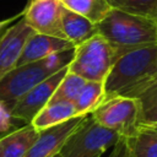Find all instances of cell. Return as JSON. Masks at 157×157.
Instances as JSON below:
<instances>
[{
    "label": "cell",
    "mask_w": 157,
    "mask_h": 157,
    "mask_svg": "<svg viewBox=\"0 0 157 157\" xmlns=\"http://www.w3.org/2000/svg\"><path fill=\"white\" fill-rule=\"evenodd\" d=\"M157 77V43L124 52L103 81L104 98H136Z\"/></svg>",
    "instance_id": "cell-1"
},
{
    "label": "cell",
    "mask_w": 157,
    "mask_h": 157,
    "mask_svg": "<svg viewBox=\"0 0 157 157\" xmlns=\"http://www.w3.org/2000/svg\"><path fill=\"white\" fill-rule=\"evenodd\" d=\"M96 26L97 33L108 40L119 55L134 48L157 43V23L150 17L112 9Z\"/></svg>",
    "instance_id": "cell-2"
},
{
    "label": "cell",
    "mask_w": 157,
    "mask_h": 157,
    "mask_svg": "<svg viewBox=\"0 0 157 157\" xmlns=\"http://www.w3.org/2000/svg\"><path fill=\"white\" fill-rule=\"evenodd\" d=\"M74 56V48L54 53L39 61L16 66L0 80V102L9 109L31 88L48 78L59 70L66 67Z\"/></svg>",
    "instance_id": "cell-3"
},
{
    "label": "cell",
    "mask_w": 157,
    "mask_h": 157,
    "mask_svg": "<svg viewBox=\"0 0 157 157\" xmlns=\"http://www.w3.org/2000/svg\"><path fill=\"white\" fill-rule=\"evenodd\" d=\"M118 56V50L97 33L74 48L67 70L86 81L103 82Z\"/></svg>",
    "instance_id": "cell-4"
},
{
    "label": "cell",
    "mask_w": 157,
    "mask_h": 157,
    "mask_svg": "<svg viewBox=\"0 0 157 157\" xmlns=\"http://www.w3.org/2000/svg\"><path fill=\"white\" fill-rule=\"evenodd\" d=\"M119 135L98 123L88 114L60 148V157H101L119 140Z\"/></svg>",
    "instance_id": "cell-5"
},
{
    "label": "cell",
    "mask_w": 157,
    "mask_h": 157,
    "mask_svg": "<svg viewBox=\"0 0 157 157\" xmlns=\"http://www.w3.org/2000/svg\"><path fill=\"white\" fill-rule=\"evenodd\" d=\"M90 115L96 123L117 132L120 137L130 139L140 130L136 98L123 96L104 98Z\"/></svg>",
    "instance_id": "cell-6"
},
{
    "label": "cell",
    "mask_w": 157,
    "mask_h": 157,
    "mask_svg": "<svg viewBox=\"0 0 157 157\" xmlns=\"http://www.w3.org/2000/svg\"><path fill=\"white\" fill-rule=\"evenodd\" d=\"M63 11L60 0H29L22 10V17L36 33L65 39L61 29Z\"/></svg>",
    "instance_id": "cell-7"
},
{
    "label": "cell",
    "mask_w": 157,
    "mask_h": 157,
    "mask_svg": "<svg viewBox=\"0 0 157 157\" xmlns=\"http://www.w3.org/2000/svg\"><path fill=\"white\" fill-rule=\"evenodd\" d=\"M66 72L67 66L53 74L48 78L43 80L33 88H31L25 96H22L11 108L12 119L25 121L26 124H31L37 113L50 101L59 82Z\"/></svg>",
    "instance_id": "cell-8"
},
{
    "label": "cell",
    "mask_w": 157,
    "mask_h": 157,
    "mask_svg": "<svg viewBox=\"0 0 157 157\" xmlns=\"http://www.w3.org/2000/svg\"><path fill=\"white\" fill-rule=\"evenodd\" d=\"M34 31L27 25L23 17L10 25L0 36V80L16 67L27 39Z\"/></svg>",
    "instance_id": "cell-9"
},
{
    "label": "cell",
    "mask_w": 157,
    "mask_h": 157,
    "mask_svg": "<svg viewBox=\"0 0 157 157\" xmlns=\"http://www.w3.org/2000/svg\"><path fill=\"white\" fill-rule=\"evenodd\" d=\"M86 115H78L61 124L39 130L38 137L25 157H53L60 152L64 142L77 129Z\"/></svg>",
    "instance_id": "cell-10"
},
{
    "label": "cell",
    "mask_w": 157,
    "mask_h": 157,
    "mask_svg": "<svg viewBox=\"0 0 157 157\" xmlns=\"http://www.w3.org/2000/svg\"><path fill=\"white\" fill-rule=\"evenodd\" d=\"M71 48H75V47L66 39L34 32L25 43L16 66L39 61L54 53L64 52Z\"/></svg>",
    "instance_id": "cell-11"
},
{
    "label": "cell",
    "mask_w": 157,
    "mask_h": 157,
    "mask_svg": "<svg viewBox=\"0 0 157 157\" xmlns=\"http://www.w3.org/2000/svg\"><path fill=\"white\" fill-rule=\"evenodd\" d=\"M38 134L39 130L31 124H26L0 137V157H25L37 140Z\"/></svg>",
    "instance_id": "cell-12"
},
{
    "label": "cell",
    "mask_w": 157,
    "mask_h": 157,
    "mask_svg": "<svg viewBox=\"0 0 157 157\" xmlns=\"http://www.w3.org/2000/svg\"><path fill=\"white\" fill-rule=\"evenodd\" d=\"M61 29L64 38L69 40L74 47L97 34L96 23L78 13L66 10L65 7L61 16Z\"/></svg>",
    "instance_id": "cell-13"
},
{
    "label": "cell",
    "mask_w": 157,
    "mask_h": 157,
    "mask_svg": "<svg viewBox=\"0 0 157 157\" xmlns=\"http://www.w3.org/2000/svg\"><path fill=\"white\" fill-rule=\"evenodd\" d=\"M77 115L75 104L71 102H48L33 118L31 125L37 130H43L66 120H70Z\"/></svg>",
    "instance_id": "cell-14"
},
{
    "label": "cell",
    "mask_w": 157,
    "mask_h": 157,
    "mask_svg": "<svg viewBox=\"0 0 157 157\" xmlns=\"http://www.w3.org/2000/svg\"><path fill=\"white\" fill-rule=\"evenodd\" d=\"M60 2L66 10L78 13L96 25L112 10L107 0H60Z\"/></svg>",
    "instance_id": "cell-15"
},
{
    "label": "cell",
    "mask_w": 157,
    "mask_h": 157,
    "mask_svg": "<svg viewBox=\"0 0 157 157\" xmlns=\"http://www.w3.org/2000/svg\"><path fill=\"white\" fill-rule=\"evenodd\" d=\"M139 103V123L141 126L157 124V77L136 97Z\"/></svg>",
    "instance_id": "cell-16"
},
{
    "label": "cell",
    "mask_w": 157,
    "mask_h": 157,
    "mask_svg": "<svg viewBox=\"0 0 157 157\" xmlns=\"http://www.w3.org/2000/svg\"><path fill=\"white\" fill-rule=\"evenodd\" d=\"M128 140L130 157H157V134L141 126L140 130Z\"/></svg>",
    "instance_id": "cell-17"
},
{
    "label": "cell",
    "mask_w": 157,
    "mask_h": 157,
    "mask_svg": "<svg viewBox=\"0 0 157 157\" xmlns=\"http://www.w3.org/2000/svg\"><path fill=\"white\" fill-rule=\"evenodd\" d=\"M104 99L103 82L86 81L78 97L74 102L77 115H88Z\"/></svg>",
    "instance_id": "cell-18"
},
{
    "label": "cell",
    "mask_w": 157,
    "mask_h": 157,
    "mask_svg": "<svg viewBox=\"0 0 157 157\" xmlns=\"http://www.w3.org/2000/svg\"><path fill=\"white\" fill-rule=\"evenodd\" d=\"M86 80L76 74L67 70L65 76L59 82L55 92L53 93L49 102H71L74 103L78 97L81 90L83 88Z\"/></svg>",
    "instance_id": "cell-19"
},
{
    "label": "cell",
    "mask_w": 157,
    "mask_h": 157,
    "mask_svg": "<svg viewBox=\"0 0 157 157\" xmlns=\"http://www.w3.org/2000/svg\"><path fill=\"white\" fill-rule=\"evenodd\" d=\"M112 9L155 20L157 0H107Z\"/></svg>",
    "instance_id": "cell-20"
},
{
    "label": "cell",
    "mask_w": 157,
    "mask_h": 157,
    "mask_svg": "<svg viewBox=\"0 0 157 157\" xmlns=\"http://www.w3.org/2000/svg\"><path fill=\"white\" fill-rule=\"evenodd\" d=\"M12 126V115L9 107L0 102V134L6 132Z\"/></svg>",
    "instance_id": "cell-21"
},
{
    "label": "cell",
    "mask_w": 157,
    "mask_h": 157,
    "mask_svg": "<svg viewBox=\"0 0 157 157\" xmlns=\"http://www.w3.org/2000/svg\"><path fill=\"white\" fill-rule=\"evenodd\" d=\"M109 157H130L128 140L125 137H119V140L113 146Z\"/></svg>",
    "instance_id": "cell-22"
},
{
    "label": "cell",
    "mask_w": 157,
    "mask_h": 157,
    "mask_svg": "<svg viewBox=\"0 0 157 157\" xmlns=\"http://www.w3.org/2000/svg\"><path fill=\"white\" fill-rule=\"evenodd\" d=\"M20 17H22V11L20 12V13H17V15H15V16H11V17H9V18H5V20H1L0 21V33L1 32H4L10 25H12L16 20H18Z\"/></svg>",
    "instance_id": "cell-23"
},
{
    "label": "cell",
    "mask_w": 157,
    "mask_h": 157,
    "mask_svg": "<svg viewBox=\"0 0 157 157\" xmlns=\"http://www.w3.org/2000/svg\"><path fill=\"white\" fill-rule=\"evenodd\" d=\"M146 128H148V129L153 130V131L157 134V124H155V125H150V126H146Z\"/></svg>",
    "instance_id": "cell-24"
},
{
    "label": "cell",
    "mask_w": 157,
    "mask_h": 157,
    "mask_svg": "<svg viewBox=\"0 0 157 157\" xmlns=\"http://www.w3.org/2000/svg\"><path fill=\"white\" fill-rule=\"evenodd\" d=\"M155 21H156V23H157V7H156V13H155Z\"/></svg>",
    "instance_id": "cell-25"
},
{
    "label": "cell",
    "mask_w": 157,
    "mask_h": 157,
    "mask_svg": "<svg viewBox=\"0 0 157 157\" xmlns=\"http://www.w3.org/2000/svg\"><path fill=\"white\" fill-rule=\"evenodd\" d=\"M53 157H60V155L58 153V155H55V156H53Z\"/></svg>",
    "instance_id": "cell-26"
}]
</instances>
